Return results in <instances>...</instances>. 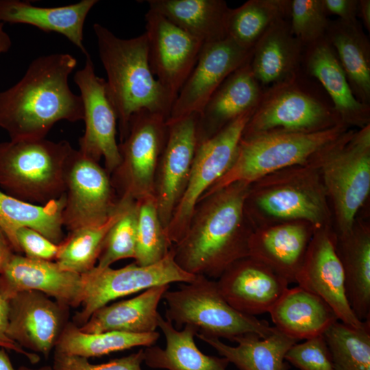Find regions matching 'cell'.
Wrapping results in <instances>:
<instances>
[{"instance_id":"obj_43","label":"cell","mask_w":370,"mask_h":370,"mask_svg":"<svg viewBox=\"0 0 370 370\" xmlns=\"http://www.w3.org/2000/svg\"><path fill=\"white\" fill-rule=\"evenodd\" d=\"M143 362V349L99 365L90 363L88 358L84 357L55 352L52 367L53 370H142L141 364Z\"/></svg>"},{"instance_id":"obj_23","label":"cell","mask_w":370,"mask_h":370,"mask_svg":"<svg viewBox=\"0 0 370 370\" xmlns=\"http://www.w3.org/2000/svg\"><path fill=\"white\" fill-rule=\"evenodd\" d=\"M314 229L304 221H290L254 229L249 256L262 262L289 284L295 283Z\"/></svg>"},{"instance_id":"obj_24","label":"cell","mask_w":370,"mask_h":370,"mask_svg":"<svg viewBox=\"0 0 370 370\" xmlns=\"http://www.w3.org/2000/svg\"><path fill=\"white\" fill-rule=\"evenodd\" d=\"M249 62L232 73L198 114L199 143L258 104L263 89L254 77Z\"/></svg>"},{"instance_id":"obj_41","label":"cell","mask_w":370,"mask_h":370,"mask_svg":"<svg viewBox=\"0 0 370 370\" xmlns=\"http://www.w3.org/2000/svg\"><path fill=\"white\" fill-rule=\"evenodd\" d=\"M328 16L322 0H291V29L304 47L325 36Z\"/></svg>"},{"instance_id":"obj_13","label":"cell","mask_w":370,"mask_h":370,"mask_svg":"<svg viewBox=\"0 0 370 370\" xmlns=\"http://www.w3.org/2000/svg\"><path fill=\"white\" fill-rule=\"evenodd\" d=\"M62 223L69 232L105 223L117 210L119 198L110 175L95 161L73 149L65 172Z\"/></svg>"},{"instance_id":"obj_44","label":"cell","mask_w":370,"mask_h":370,"mask_svg":"<svg viewBox=\"0 0 370 370\" xmlns=\"http://www.w3.org/2000/svg\"><path fill=\"white\" fill-rule=\"evenodd\" d=\"M18 246L26 257L52 261L56 260L60 250V244L49 241L37 231L28 227L18 230L16 233Z\"/></svg>"},{"instance_id":"obj_49","label":"cell","mask_w":370,"mask_h":370,"mask_svg":"<svg viewBox=\"0 0 370 370\" xmlns=\"http://www.w3.org/2000/svg\"><path fill=\"white\" fill-rule=\"evenodd\" d=\"M358 16H359L366 29L370 31V1L358 0Z\"/></svg>"},{"instance_id":"obj_27","label":"cell","mask_w":370,"mask_h":370,"mask_svg":"<svg viewBox=\"0 0 370 370\" xmlns=\"http://www.w3.org/2000/svg\"><path fill=\"white\" fill-rule=\"evenodd\" d=\"M97 0L52 8L33 5L29 1L0 0V22L34 26L45 32H56L65 36L85 55L84 26L87 15Z\"/></svg>"},{"instance_id":"obj_19","label":"cell","mask_w":370,"mask_h":370,"mask_svg":"<svg viewBox=\"0 0 370 370\" xmlns=\"http://www.w3.org/2000/svg\"><path fill=\"white\" fill-rule=\"evenodd\" d=\"M251 55L252 51L241 48L228 37L205 43L173 104L166 123L199 114L223 82L249 62Z\"/></svg>"},{"instance_id":"obj_32","label":"cell","mask_w":370,"mask_h":370,"mask_svg":"<svg viewBox=\"0 0 370 370\" xmlns=\"http://www.w3.org/2000/svg\"><path fill=\"white\" fill-rule=\"evenodd\" d=\"M325 38L333 47L355 97L370 106V42L358 20L329 21Z\"/></svg>"},{"instance_id":"obj_6","label":"cell","mask_w":370,"mask_h":370,"mask_svg":"<svg viewBox=\"0 0 370 370\" xmlns=\"http://www.w3.org/2000/svg\"><path fill=\"white\" fill-rule=\"evenodd\" d=\"M342 123L329 97L302 69L263 90L242 138L267 133H314Z\"/></svg>"},{"instance_id":"obj_18","label":"cell","mask_w":370,"mask_h":370,"mask_svg":"<svg viewBox=\"0 0 370 370\" xmlns=\"http://www.w3.org/2000/svg\"><path fill=\"white\" fill-rule=\"evenodd\" d=\"M198 114L166 123L168 134L155 178L154 197L160 219L167 227L186 187L199 144Z\"/></svg>"},{"instance_id":"obj_37","label":"cell","mask_w":370,"mask_h":370,"mask_svg":"<svg viewBox=\"0 0 370 370\" xmlns=\"http://www.w3.org/2000/svg\"><path fill=\"white\" fill-rule=\"evenodd\" d=\"M131 201L134 200L119 199L117 210L105 223L69 232L60 244L56 259L58 267L79 275L92 269L96 266L106 235Z\"/></svg>"},{"instance_id":"obj_12","label":"cell","mask_w":370,"mask_h":370,"mask_svg":"<svg viewBox=\"0 0 370 370\" xmlns=\"http://www.w3.org/2000/svg\"><path fill=\"white\" fill-rule=\"evenodd\" d=\"M254 110L198 144L186 187L166 228L173 245L185 234L199 200L232 164L245 127Z\"/></svg>"},{"instance_id":"obj_8","label":"cell","mask_w":370,"mask_h":370,"mask_svg":"<svg viewBox=\"0 0 370 370\" xmlns=\"http://www.w3.org/2000/svg\"><path fill=\"white\" fill-rule=\"evenodd\" d=\"M349 129L339 124L314 133H267L241 138L232 164L202 197L234 182L251 184L279 170L309 163Z\"/></svg>"},{"instance_id":"obj_3","label":"cell","mask_w":370,"mask_h":370,"mask_svg":"<svg viewBox=\"0 0 370 370\" xmlns=\"http://www.w3.org/2000/svg\"><path fill=\"white\" fill-rule=\"evenodd\" d=\"M99 55L106 73V92L117 117L121 142L132 116L148 110L167 119L174 103L153 74L146 34L128 39L116 36L103 25L93 24Z\"/></svg>"},{"instance_id":"obj_22","label":"cell","mask_w":370,"mask_h":370,"mask_svg":"<svg viewBox=\"0 0 370 370\" xmlns=\"http://www.w3.org/2000/svg\"><path fill=\"white\" fill-rule=\"evenodd\" d=\"M302 71L317 79L331 100L336 112L349 128L370 124V106L354 95L336 54L325 36L304 47Z\"/></svg>"},{"instance_id":"obj_11","label":"cell","mask_w":370,"mask_h":370,"mask_svg":"<svg viewBox=\"0 0 370 370\" xmlns=\"http://www.w3.org/2000/svg\"><path fill=\"white\" fill-rule=\"evenodd\" d=\"M81 276L82 308L73 317V321L78 327L85 324L97 310L111 301L156 286L189 283L197 278V275L184 271L176 263L173 248L164 259L151 265L139 266L134 262L116 269L95 266Z\"/></svg>"},{"instance_id":"obj_9","label":"cell","mask_w":370,"mask_h":370,"mask_svg":"<svg viewBox=\"0 0 370 370\" xmlns=\"http://www.w3.org/2000/svg\"><path fill=\"white\" fill-rule=\"evenodd\" d=\"M166 305V319L175 328L190 325L198 333L230 341L238 336L255 333L262 338L270 335L273 327L267 321L243 314L232 307L222 296L217 281L197 275L189 283L162 296Z\"/></svg>"},{"instance_id":"obj_1","label":"cell","mask_w":370,"mask_h":370,"mask_svg":"<svg viewBox=\"0 0 370 370\" xmlns=\"http://www.w3.org/2000/svg\"><path fill=\"white\" fill-rule=\"evenodd\" d=\"M249 186L234 182L199 200L185 234L173 245L180 268L218 279L234 262L249 256L254 227L245 201Z\"/></svg>"},{"instance_id":"obj_50","label":"cell","mask_w":370,"mask_h":370,"mask_svg":"<svg viewBox=\"0 0 370 370\" xmlns=\"http://www.w3.org/2000/svg\"><path fill=\"white\" fill-rule=\"evenodd\" d=\"M11 45L12 40L4 29V23L0 22V54L8 52Z\"/></svg>"},{"instance_id":"obj_4","label":"cell","mask_w":370,"mask_h":370,"mask_svg":"<svg viewBox=\"0 0 370 370\" xmlns=\"http://www.w3.org/2000/svg\"><path fill=\"white\" fill-rule=\"evenodd\" d=\"M245 210L254 229L304 221L314 230L332 227L328 195L314 161L287 167L250 184Z\"/></svg>"},{"instance_id":"obj_36","label":"cell","mask_w":370,"mask_h":370,"mask_svg":"<svg viewBox=\"0 0 370 370\" xmlns=\"http://www.w3.org/2000/svg\"><path fill=\"white\" fill-rule=\"evenodd\" d=\"M159 337L156 331L142 334L118 331L89 334L69 322L56 345L55 352L86 358L99 357L135 347L153 345Z\"/></svg>"},{"instance_id":"obj_26","label":"cell","mask_w":370,"mask_h":370,"mask_svg":"<svg viewBox=\"0 0 370 370\" xmlns=\"http://www.w3.org/2000/svg\"><path fill=\"white\" fill-rule=\"evenodd\" d=\"M349 306L361 321L370 319V223L356 217L352 228L336 235Z\"/></svg>"},{"instance_id":"obj_21","label":"cell","mask_w":370,"mask_h":370,"mask_svg":"<svg viewBox=\"0 0 370 370\" xmlns=\"http://www.w3.org/2000/svg\"><path fill=\"white\" fill-rule=\"evenodd\" d=\"M226 301L250 316L269 312L288 282L262 262L247 256L230 265L217 281Z\"/></svg>"},{"instance_id":"obj_25","label":"cell","mask_w":370,"mask_h":370,"mask_svg":"<svg viewBox=\"0 0 370 370\" xmlns=\"http://www.w3.org/2000/svg\"><path fill=\"white\" fill-rule=\"evenodd\" d=\"M304 50L288 19L277 21L253 49L249 64L254 77L263 90L293 77L301 70Z\"/></svg>"},{"instance_id":"obj_2","label":"cell","mask_w":370,"mask_h":370,"mask_svg":"<svg viewBox=\"0 0 370 370\" xmlns=\"http://www.w3.org/2000/svg\"><path fill=\"white\" fill-rule=\"evenodd\" d=\"M76 66L69 53L39 56L17 83L0 92V127L10 140L45 138L60 121L83 120L82 98L69 84Z\"/></svg>"},{"instance_id":"obj_42","label":"cell","mask_w":370,"mask_h":370,"mask_svg":"<svg viewBox=\"0 0 370 370\" xmlns=\"http://www.w3.org/2000/svg\"><path fill=\"white\" fill-rule=\"evenodd\" d=\"M285 360L299 370H333L331 354L323 335L296 343Z\"/></svg>"},{"instance_id":"obj_48","label":"cell","mask_w":370,"mask_h":370,"mask_svg":"<svg viewBox=\"0 0 370 370\" xmlns=\"http://www.w3.org/2000/svg\"><path fill=\"white\" fill-rule=\"evenodd\" d=\"M5 350V349L0 348V370H53V367L49 365H45L38 369H32L24 366L15 369L12 366Z\"/></svg>"},{"instance_id":"obj_38","label":"cell","mask_w":370,"mask_h":370,"mask_svg":"<svg viewBox=\"0 0 370 370\" xmlns=\"http://www.w3.org/2000/svg\"><path fill=\"white\" fill-rule=\"evenodd\" d=\"M333 370H370V319L356 328L339 321L323 334Z\"/></svg>"},{"instance_id":"obj_28","label":"cell","mask_w":370,"mask_h":370,"mask_svg":"<svg viewBox=\"0 0 370 370\" xmlns=\"http://www.w3.org/2000/svg\"><path fill=\"white\" fill-rule=\"evenodd\" d=\"M269 313L275 328L298 341L323 335L338 321L322 298L299 286L288 288Z\"/></svg>"},{"instance_id":"obj_45","label":"cell","mask_w":370,"mask_h":370,"mask_svg":"<svg viewBox=\"0 0 370 370\" xmlns=\"http://www.w3.org/2000/svg\"><path fill=\"white\" fill-rule=\"evenodd\" d=\"M8 312V301L0 296V348L21 354L26 357L32 364L37 363L40 360V357L37 354L25 350L7 335Z\"/></svg>"},{"instance_id":"obj_7","label":"cell","mask_w":370,"mask_h":370,"mask_svg":"<svg viewBox=\"0 0 370 370\" xmlns=\"http://www.w3.org/2000/svg\"><path fill=\"white\" fill-rule=\"evenodd\" d=\"M69 142L46 138L0 143V190L37 205L65 193V172L73 151Z\"/></svg>"},{"instance_id":"obj_39","label":"cell","mask_w":370,"mask_h":370,"mask_svg":"<svg viewBox=\"0 0 370 370\" xmlns=\"http://www.w3.org/2000/svg\"><path fill=\"white\" fill-rule=\"evenodd\" d=\"M137 225L134 260L137 265L147 266L164 259L173 244L159 217L155 197L136 201Z\"/></svg>"},{"instance_id":"obj_35","label":"cell","mask_w":370,"mask_h":370,"mask_svg":"<svg viewBox=\"0 0 370 370\" xmlns=\"http://www.w3.org/2000/svg\"><path fill=\"white\" fill-rule=\"evenodd\" d=\"M291 0H249L230 10L226 34L241 48L253 51L258 41L275 23L289 19Z\"/></svg>"},{"instance_id":"obj_46","label":"cell","mask_w":370,"mask_h":370,"mask_svg":"<svg viewBox=\"0 0 370 370\" xmlns=\"http://www.w3.org/2000/svg\"><path fill=\"white\" fill-rule=\"evenodd\" d=\"M328 14L336 15L345 22L357 21L358 0H322Z\"/></svg>"},{"instance_id":"obj_40","label":"cell","mask_w":370,"mask_h":370,"mask_svg":"<svg viewBox=\"0 0 370 370\" xmlns=\"http://www.w3.org/2000/svg\"><path fill=\"white\" fill-rule=\"evenodd\" d=\"M136 225V201H131L106 235L97 267L106 268L118 260L134 258Z\"/></svg>"},{"instance_id":"obj_29","label":"cell","mask_w":370,"mask_h":370,"mask_svg":"<svg viewBox=\"0 0 370 370\" xmlns=\"http://www.w3.org/2000/svg\"><path fill=\"white\" fill-rule=\"evenodd\" d=\"M170 284L151 287L131 299L106 305L97 310L79 327L85 333L118 331L149 333L158 328V304Z\"/></svg>"},{"instance_id":"obj_30","label":"cell","mask_w":370,"mask_h":370,"mask_svg":"<svg viewBox=\"0 0 370 370\" xmlns=\"http://www.w3.org/2000/svg\"><path fill=\"white\" fill-rule=\"evenodd\" d=\"M196 336L215 349L220 356L239 370H289L285 356L298 342L275 327L266 338L255 333L238 336L232 341L237 343L236 346L226 345L220 338L199 333Z\"/></svg>"},{"instance_id":"obj_47","label":"cell","mask_w":370,"mask_h":370,"mask_svg":"<svg viewBox=\"0 0 370 370\" xmlns=\"http://www.w3.org/2000/svg\"><path fill=\"white\" fill-rule=\"evenodd\" d=\"M14 254L12 245L0 229V275Z\"/></svg>"},{"instance_id":"obj_33","label":"cell","mask_w":370,"mask_h":370,"mask_svg":"<svg viewBox=\"0 0 370 370\" xmlns=\"http://www.w3.org/2000/svg\"><path fill=\"white\" fill-rule=\"evenodd\" d=\"M65 193L45 205H37L11 197L0 190V229L15 254H21L16 240V232L24 227L34 230L55 244L64 240L62 212Z\"/></svg>"},{"instance_id":"obj_14","label":"cell","mask_w":370,"mask_h":370,"mask_svg":"<svg viewBox=\"0 0 370 370\" xmlns=\"http://www.w3.org/2000/svg\"><path fill=\"white\" fill-rule=\"evenodd\" d=\"M73 81L80 91L85 123L78 150L97 162L103 157L110 175L121 162L116 138L117 117L106 92V80L95 73L89 54L84 67L75 73Z\"/></svg>"},{"instance_id":"obj_16","label":"cell","mask_w":370,"mask_h":370,"mask_svg":"<svg viewBox=\"0 0 370 370\" xmlns=\"http://www.w3.org/2000/svg\"><path fill=\"white\" fill-rule=\"evenodd\" d=\"M295 283L322 298L334 310L339 321L360 328L346 295L345 275L336 249V234L332 227L314 230Z\"/></svg>"},{"instance_id":"obj_20","label":"cell","mask_w":370,"mask_h":370,"mask_svg":"<svg viewBox=\"0 0 370 370\" xmlns=\"http://www.w3.org/2000/svg\"><path fill=\"white\" fill-rule=\"evenodd\" d=\"M27 291L40 292L69 307L82 302L81 275L62 270L56 262L14 254L0 275V296L8 301Z\"/></svg>"},{"instance_id":"obj_31","label":"cell","mask_w":370,"mask_h":370,"mask_svg":"<svg viewBox=\"0 0 370 370\" xmlns=\"http://www.w3.org/2000/svg\"><path fill=\"white\" fill-rule=\"evenodd\" d=\"M158 324L165 337L166 347H146L144 362L149 367L166 370H227L230 362L225 358L206 355L199 349L195 342L198 333L195 327L185 325L182 330L177 329L161 315Z\"/></svg>"},{"instance_id":"obj_15","label":"cell","mask_w":370,"mask_h":370,"mask_svg":"<svg viewBox=\"0 0 370 370\" xmlns=\"http://www.w3.org/2000/svg\"><path fill=\"white\" fill-rule=\"evenodd\" d=\"M145 16L151 70L175 101L204 43L153 10Z\"/></svg>"},{"instance_id":"obj_5","label":"cell","mask_w":370,"mask_h":370,"mask_svg":"<svg viewBox=\"0 0 370 370\" xmlns=\"http://www.w3.org/2000/svg\"><path fill=\"white\" fill-rule=\"evenodd\" d=\"M328 195L336 235L348 232L370 193V124L349 129L313 160Z\"/></svg>"},{"instance_id":"obj_34","label":"cell","mask_w":370,"mask_h":370,"mask_svg":"<svg viewBox=\"0 0 370 370\" xmlns=\"http://www.w3.org/2000/svg\"><path fill=\"white\" fill-rule=\"evenodd\" d=\"M153 10L191 36L208 43L227 37L230 8L223 0H147Z\"/></svg>"},{"instance_id":"obj_17","label":"cell","mask_w":370,"mask_h":370,"mask_svg":"<svg viewBox=\"0 0 370 370\" xmlns=\"http://www.w3.org/2000/svg\"><path fill=\"white\" fill-rule=\"evenodd\" d=\"M6 333L23 349L47 358L68 322L69 307L34 291L8 300Z\"/></svg>"},{"instance_id":"obj_10","label":"cell","mask_w":370,"mask_h":370,"mask_svg":"<svg viewBox=\"0 0 370 370\" xmlns=\"http://www.w3.org/2000/svg\"><path fill=\"white\" fill-rule=\"evenodd\" d=\"M166 120L148 110L132 116L127 134L119 144L120 164L110 174L119 199L154 196L156 170L168 134Z\"/></svg>"}]
</instances>
